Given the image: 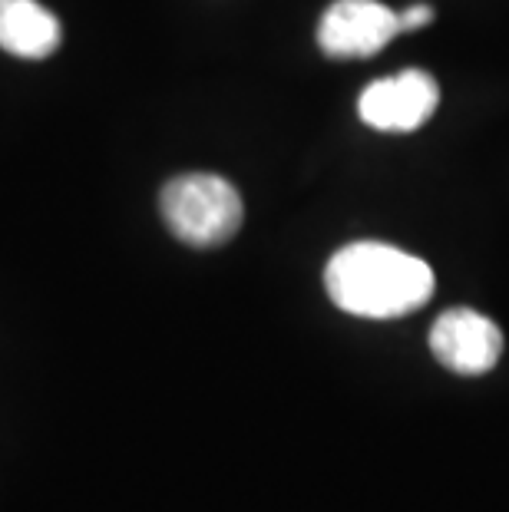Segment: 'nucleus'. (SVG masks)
<instances>
[{
    "instance_id": "nucleus-1",
    "label": "nucleus",
    "mask_w": 509,
    "mask_h": 512,
    "mask_svg": "<svg viewBox=\"0 0 509 512\" xmlns=\"http://www.w3.org/2000/svg\"><path fill=\"white\" fill-rule=\"evenodd\" d=\"M433 268L424 258L384 242H354L334 252L324 268V288L344 314L391 321L414 314L433 298Z\"/></svg>"
},
{
    "instance_id": "nucleus-2",
    "label": "nucleus",
    "mask_w": 509,
    "mask_h": 512,
    "mask_svg": "<svg viewBox=\"0 0 509 512\" xmlns=\"http://www.w3.org/2000/svg\"><path fill=\"white\" fill-rule=\"evenodd\" d=\"M159 212L169 232L192 248H219L242 228L245 205L238 189L222 176L189 172L162 185Z\"/></svg>"
},
{
    "instance_id": "nucleus-3",
    "label": "nucleus",
    "mask_w": 509,
    "mask_h": 512,
    "mask_svg": "<svg viewBox=\"0 0 509 512\" xmlns=\"http://www.w3.org/2000/svg\"><path fill=\"white\" fill-rule=\"evenodd\" d=\"M400 34V14L377 0H334L318 24V47L331 60H367Z\"/></svg>"
},
{
    "instance_id": "nucleus-4",
    "label": "nucleus",
    "mask_w": 509,
    "mask_h": 512,
    "mask_svg": "<svg viewBox=\"0 0 509 512\" xmlns=\"http://www.w3.org/2000/svg\"><path fill=\"white\" fill-rule=\"evenodd\" d=\"M440 86L427 70H404L374 80L357 100V116L381 133H414L437 113Z\"/></svg>"
},
{
    "instance_id": "nucleus-5",
    "label": "nucleus",
    "mask_w": 509,
    "mask_h": 512,
    "mask_svg": "<svg viewBox=\"0 0 509 512\" xmlns=\"http://www.w3.org/2000/svg\"><path fill=\"white\" fill-rule=\"evenodd\" d=\"M433 357L463 377H480L500 364L503 357V331L473 308L443 311L430 328Z\"/></svg>"
},
{
    "instance_id": "nucleus-6",
    "label": "nucleus",
    "mask_w": 509,
    "mask_h": 512,
    "mask_svg": "<svg viewBox=\"0 0 509 512\" xmlns=\"http://www.w3.org/2000/svg\"><path fill=\"white\" fill-rule=\"evenodd\" d=\"M60 20L37 0H0V50L10 57L43 60L60 47Z\"/></svg>"
},
{
    "instance_id": "nucleus-7",
    "label": "nucleus",
    "mask_w": 509,
    "mask_h": 512,
    "mask_svg": "<svg viewBox=\"0 0 509 512\" xmlns=\"http://www.w3.org/2000/svg\"><path fill=\"white\" fill-rule=\"evenodd\" d=\"M433 17H437V10H433L430 4H414V7L400 10V34H410V30L427 27Z\"/></svg>"
}]
</instances>
